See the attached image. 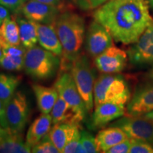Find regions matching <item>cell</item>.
Here are the masks:
<instances>
[{"instance_id": "6da1fadb", "label": "cell", "mask_w": 153, "mask_h": 153, "mask_svg": "<svg viewBox=\"0 0 153 153\" xmlns=\"http://www.w3.org/2000/svg\"><path fill=\"white\" fill-rule=\"evenodd\" d=\"M149 9L147 0H108L97 8L93 16L115 41L130 45L153 23Z\"/></svg>"}, {"instance_id": "7a4b0ae2", "label": "cell", "mask_w": 153, "mask_h": 153, "mask_svg": "<svg viewBox=\"0 0 153 153\" xmlns=\"http://www.w3.org/2000/svg\"><path fill=\"white\" fill-rule=\"evenodd\" d=\"M57 36L62 47L60 57L61 71L70 70L72 65L80 55L85 35V19L73 11H62L54 23Z\"/></svg>"}, {"instance_id": "3957f363", "label": "cell", "mask_w": 153, "mask_h": 153, "mask_svg": "<svg viewBox=\"0 0 153 153\" xmlns=\"http://www.w3.org/2000/svg\"><path fill=\"white\" fill-rule=\"evenodd\" d=\"M128 83L121 74L103 73L95 81L94 87V105L114 103L125 105L131 99Z\"/></svg>"}, {"instance_id": "277c9868", "label": "cell", "mask_w": 153, "mask_h": 153, "mask_svg": "<svg viewBox=\"0 0 153 153\" xmlns=\"http://www.w3.org/2000/svg\"><path fill=\"white\" fill-rule=\"evenodd\" d=\"M60 57L44 49L41 45L28 48L24 55V71L32 79H52L60 67Z\"/></svg>"}, {"instance_id": "5b68a950", "label": "cell", "mask_w": 153, "mask_h": 153, "mask_svg": "<svg viewBox=\"0 0 153 153\" xmlns=\"http://www.w3.org/2000/svg\"><path fill=\"white\" fill-rule=\"evenodd\" d=\"M70 72L88 113H91L94 105V73L87 55L80 54L72 63Z\"/></svg>"}, {"instance_id": "8992f818", "label": "cell", "mask_w": 153, "mask_h": 153, "mask_svg": "<svg viewBox=\"0 0 153 153\" xmlns=\"http://www.w3.org/2000/svg\"><path fill=\"white\" fill-rule=\"evenodd\" d=\"M9 131L22 134L29 118L30 108L28 99L22 91H16L5 106Z\"/></svg>"}, {"instance_id": "52a82bcc", "label": "cell", "mask_w": 153, "mask_h": 153, "mask_svg": "<svg viewBox=\"0 0 153 153\" xmlns=\"http://www.w3.org/2000/svg\"><path fill=\"white\" fill-rule=\"evenodd\" d=\"M68 71H62L61 74H59L54 87L56 88L59 96L72 107L80 119L84 122L87 117V109L78 91L71 72Z\"/></svg>"}, {"instance_id": "ba28073f", "label": "cell", "mask_w": 153, "mask_h": 153, "mask_svg": "<svg viewBox=\"0 0 153 153\" xmlns=\"http://www.w3.org/2000/svg\"><path fill=\"white\" fill-rule=\"evenodd\" d=\"M109 126L120 128L129 139L140 140L153 144V120L143 116H122Z\"/></svg>"}, {"instance_id": "9c48e42d", "label": "cell", "mask_w": 153, "mask_h": 153, "mask_svg": "<svg viewBox=\"0 0 153 153\" xmlns=\"http://www.w3.org/2000/svg\"><path fill=\"white\" fill-rule=\"evenodd\" d=\"M62 9L56 6L47 4L37 0H28L23 4L15 14H21L25 18L37 23L54 24Z\"/></svg>"}, {"instance_id": "30bf717a", "label": "cell", "mask_w": 153, "mask_h": 153, "mask_svg": "<svg viewBox=\"0 0 153 153\" xmlns=\"http://www.w3.org/2000/svg\"><path fill=\"white\" fill-rule=\"evenodd\" d=\"M127 54L133 65L143 66L153 62V23L133 43Z\"/></svg>"}, {"instance_id": "8fae6325", "label": "cell", "mask_w": 153, "mask_h": 153, "mask_svg": "<svg viewBox=\"0 0 153 153\" xmlns=\"http://www.w3.org/2000/svg\"><path fill=\"white\" fill-rule=\"evenodd\" d=\"M113 39L110 32L94 20L89 25L86 34V51L94 58L114 45Z\"/></svg>"}, {"instance_id": "7c38bea8", "label": "cell", "mask_w": 153, "mask_h": 153, "mask_svg": "<svg viewBox=\"0 0 153 153\" xmlns=\"http://www.w3.org/2000/svg\"><path fill=\"white\" fill-rule=\"evenodd\" d=\"M128 60L127 53L113 45L104 52L94 57V64L102 73H119L125 69Z\"/></svg>"}, {"instance_id": "4fadbf2b", "label": "cell", "mask_w": 153, "mask_h": 153, "mask_svg": "<svg viewBox=\"0 0 153 153\" xmlns=\"http://www.w3.org/2000/svg\"><path fill=\"white\" fill-rule=\"evenodd\" d=\"M153 111V79L140 84L128 103V116H141Z\"/></svg>"}, {"instance_id": "5bb4252c", "label": "cell", "mask_w": 153, "mask_h": 153, "mask_svg": "<svg viewBox=\"0 0 153 153\" xmlns=\"http://www.w3.org/2000/svg\"><path fill=\"white\" fill-rule=\"evenodd\" d=\"M124 105L114 103H103L95 106L91 119L93 129L104 128L111 122L121 118L126 114Z\"/></svg>"}, {"instance_id": "9a60e30c", "label": "cell", "mask_w": 153, "mask_h": 153, "mask_svg": "<svg viewBox=\"0 0 153 153\" xmlns=\"http://www.w3.org/2000/svg\"><path fill=\"white\" fill-rule=\"evenodd\" d=\"M38 42L44 49L60 57L62 55V47L57 36L55 25L36 22Z\"/></svg>"}, {"instance_id": "2e32d148", "label": "cell", "mask_w": 153, "mask_h": 153, "mask_svg": "<svg viewBox=\"0 0 153 153\" xmlns=\"http://www.w3.org/2000/svg\"><path fill=\"white\" fill-rule=\"evenodd\" d=\"M82 126L69 123H60L53 125L48 135L59 152L62 153L65 146L74 136Z\"/></svg>"}, {"instance_id": "e0dca14e", "label": "cell", "mask_w": 153, "mask_h": 153, "mask_svg": "<svg viewBox=\"0 0 153 153\" xmlns=\"http://www.w3.org/2000/svg\"><path fill=\"white\" fill-rule=\"evenodd\" d=\"M52 125V116L51 114H41L30 126L26 134V143L32 148L49 133Z\"/></svg>"}, {"instance_id": "ac0fdd59", "label": "cell", "mask_w": 153, "mask_h": 153, "mask_svg": "<svg viewBox=\"0 0 153 153\" xmlns=\"http://www.w3.org/2000/svg\"><path fill=\"white\" fill-rule=\"evenodd\" d=\"M128 139L129 138L123 130L114 126L101 130L96 136V141L101 152H106L113 146Z\"/></svg>"}, {"instance_id": "d6986e66", "label": "cell", "mask_w": 153, "mask_h": 153, "mask_svg": "<svg viewBox=\"0 0 153 153\" xmlns=\"http://www.w3.org/2000/svg\"><path fill=\"white\" fill-rule=\"evenodd\" d=\"M51 115L52 116L53 126L60 123H69L81 126V123L83 122L72 107L60 96L57 98Z\"/></svg>"}, {"instance_id": "ffe728a7", "label": "cell", "mask_w": 153, "mask_h": 153, "mask_svg": "<svg viewBox=\"0 0 153 153\" xmlns=\"http://www.w3.org/2000/svg\"><path fill=\"white\" fill-rule=\"evenodd\" d=\"M32 89L36 96L38 107L41 114H51L59 97L56 88L34 84L32 85Z\"/></svg>"}, {"instance_id": "44dd1931", "label": "cell", "mask_w": 153, "mask_h": 153, "mask_svg": "<svg viewBox=\"0 0 153 153\" xmlns=\"http://www.w3.org/2000/svg\"><path fill=\"white\" fill-rule=\"evenodd\" d=\"M31 146L24 141L22 134L7 131L0 137V153H30Z\"/></svg>"}, {"instance_id": "7402d4cb", "label": "cell", "mask_w": 153, "mask_h": 153, "mask_svg": "<svg viewBox=\"0 0 153 153\" xmlns=\"http://www.w3.org/2000/svg\"><path fill=\"white\" fill-rule=\"evenodd\" d=\"M15 19L19 25L21 43L27 49L36 45L38 43L36 22L25 17L16 16Z\"/></svg>"}, {"instance_id": "603a6c76", "label": "cell", "mask_w": 153, "mask_h": 153, "mask_svg": "<svg viewBox=\"0 0 153 153\" xmlns=\"http://www.w3.org/2000/svg\"><path fill=\"white\" fill-rule=\"evenodd\" d=\"M19 44H21L20 36L16 19L10 16L4 19L0 26V45L4 48Z\"/></svg>"}, {"instance_id": "cb8c5ba5", "label": "cell", "mask_w": 153, "mask_h": 153, "mask_svg": "<svg viewBox=\"0 0 153 153\" xmlns=\"http://www.w3.org/2000/svg\"><path fill=\"white\" fill-rule=\"evenodd\" d=\"M22 82L20 76L0 72V99L7 105Z\"/></svg>"}, {"instance_id": "d4e9b609", "label": "cell", "mask_w": 153, "mask_h": 153, "mask_svg": "<svg viewBox=\"0 0 153 153\" xmlns=\"http://www.w3.org/2000/svg\"><path fill=\"white\" fill-rule=\"evenodd\" d=\"M0 68L9 71H21L24 69V56L3 54L0 57Z\"/></svg>"}, {"instance_id": "484cf974", "label": "cell", "mask_w": 153, "mask_h": 153, "mask_svg": "<svg viewBox=\"0 0 153 153\" xmlns=\"http://www.w3.org/2000/svg\"><path fill=\"white\" fill-rule=\"evenodd\" d=\"M31 152L33 153H59V150L50 138L49 135H45L37 144L32 147Z\"/></svg>"}, {"instance_id": "4316f807", "label": "cell", "mask_w": 153, "mask_h": 153, "mask_svg": "<svg viewBox=\"0 0 153 153\" xmlns=\"http://www.w3.org/2000/svg\"><path fill=\"white\" fill-rule=\"evenodd\" d=\"M81 131L76 132L74 136L65 146L62 153H87V151L82 145Z\"/></svg>"}, {"instance_id": "83f0119b", "label": "cell", "mask_w": 153, "mask_h": 153, "mask_svg": "<svg viewBox=\"0 0 153 153\" xmlns=\"http://www.w3.org/2000/svg\"><path fill=\"white\" fill-rule=\"evenodd\" d=\"M81 140L82 145L87 151V153H97L99 152V149L97 145L96 137L92 134L87 131H81Z\"/></svg>"}, {"instance_id": "f1b7e54d", "label": "cell", "mask_w": 153, "mask_h": 153, "mask_svg": "<svg viewBox=\"0 0 153 153\" xmlns=\"http://www.w3.org/2000/svg\"><path fill=\"white\" fill-rule=\"evenodd\" d=\"M131 140L129 153H153V144L144 140Z\"/></svg>"}, {"instance_id": "f546056e", "label": "cell", "mask_w": 153, "mask_h": 153, "mask_svg": "<svg viewBox=\"0 0 153 153\" xmlns=\"http://www.w3.org/2000/svg\"><path fill=\"white\" fill-rule=\"evenodd\" d=\"M27 48L24 47L22 43L19 45H7L2 48L3 54L12 55V56H24Z\"/></svg>"}, {"instance_id": "4dcf8cb0", "label": "cell", "mask_w": 153, "mask_h": 153, "mask_svg": "<svg viewBox=\"0 0 153 153\" xmlns=\"http://www.w3.org/2000/svg\"><path fill=\"white\" fill-rule=\"evenodd\" d=\"M130 148H131V140L128 139L113 146L109 150L106 151V153H128Z\"/></svg>"}, {"instance_id": "1f68e13d", "label": "cell", "mask_w": 153, "mask_h": 153, "mask_svg": "<svg viewBox=\"0 0 153 153\" xmlns=\"http://www.w3.org/2000/svg\"><path fill=\"white\" fill-rule=\"evenodd\" d=\"M0 4L16 13L23 4L22 0H0Z\"/></svg>"}, {"instance_id": "d6a6232c", "label": "cell", "mask_w": 153, "mask_h": 153, "mask_svg": "<svg viewBox=\"0 0 153 153\" xmlns=\"http://www.w3.org/2000/svg\"><path fill=\"white\" fill-rule=\"evenodd\" d=\"M0 125H1L4 128L9 131V126L7 123V116H6V108L5 105L0 99Z\"/></svg>"}, {"instance_id": "836d02e7", "label": "cell", "mask_w": 153, "mask_h": 153, "mask_svg": "<svg viewBox=\"0 0 153 153\" xmlns=\"http://www.w3.org/2000/svg\"><path fill=\"white\" fill-rule=\"evenodd\" d=\"M37 1L47 4L56 6V7H59V8L62 9V11H65L64 1H63V0H37Z\"/></svg>"}, {"instance_id": "e575fe53", "label": "cell", "mask_w": 153, "mask_h": 153, "mask_svg": "<svg viewBox=\"0 0 153 153\" xmlns=\"http://www.w3.org/2000/svg\"><path fill=\"white\" fill-rule=\"evenodd\" d=\"M87 1L90 9H97L100 6L104 4L108 0H87Z\"/></svg>"}, {"instance_id": "d590c367", "label": "cell", "mask_w": 153, "mask_h": 153, "mask_svg": "<svg viewBox=\"0 0 153 153\" xmlns=\"http://www.w3.org/2000/svg\"><path fill=\"white\" fill-rule=\"evenodd\" d=\"M10 16V11H9V9L5 7L4 6L0 4V19L4 20V19Z\"/></svg>"}, {"instance_id": "8d00e7d4", "label": "cell", "mask_w": 153, "mask_h": 153, "mask_svg": "<svg viewBox=\"0 0 153 153\" xmlns=\"http://www.w3.org/2000/svg\"><path fill=\"white\" fill-rule=\"evenodd\" d=\"M143 116V117L148 118V119L153 120V111H151V112L147 113V114L143 115V116Z\"/></svg>"}, {"instance_id": "74e56055", "label": "cell", "mask_w": 153, "mask_h": 153, "mask_svg": "<svg viewBox=\"0 0 153 153\" xmlns=\"http://www.w3.org/2000/svg\"><path fill=\"white\" fill-rule=\"evenodd\" d=\"M7 131H8V130L4 129V128L2 127V126L0 125V137H1V136H3V135H4V134H5L6 133H7Z\"/></svg>"}, {"instance_id": "f35d334b", "label": "cell", "mask_w": 153, "mask_h": 153, "mask_svg": "<svg viewBox=\"0 0 153 153\" xmlns=\"http://www.w3.org/2000/svg\"><path fill=\"white\" fill-rule=\"evenodd\" d=\"M148 77L150 79H153V66L152 67V68L150 69V72H149Z\"/></svg>"}, {"instance_id": "ab89813d", "label": "cell", "mask_w": 153, "mask_h": 153, "mask_svg": "<svg viewBox=\"0 0 153 153\" xmlns=\"http://www.w3.org/2000/svg\"><path fill=\"white\" fill-rule=\"evenodd\" d=\"M147 1L148 3L149 7L153 10V0H147Z\"/></svg>"}, {"instance_id": "60d3db41", "label": "cell", "mask_w": 153, "mask_h": 153, "mask_svg": "<svg viewBox=\"0 0 153 153\" xmlns=\"http://www.w3.org/2000/svg\"><path fill=\"white\" fill-rule=\"evenodd\" d=\"M3 55V51H2V47L0 45V57H1V55Z\"/></svg>"}, {"instance_id": "b9f144b4", "label": "cell", "mask_w": 153, "mask_h": 153, "mask_svg": "<svg viewBox=\"0 0 153 153\" xmlns=\"http://www.w3.org/2000/svg\"><path fill=\"white\" fill-rule=\"evenodd\" d=\"M28 0H22V2H23V4H24V3H26V1H28Z\"/></svg>"}, {"instance_id": "7bdbcfd3", "label": "cell", "mask_w": 153, "mask_h": 153, "mask_svg": "<svg viewBox=\"0 0 153 153\" xmlns=\"http://www.w3.org/2000/svg\"><path fill=\"white\" fill-rule=\"evenodd\" d=\"M2 22H3V20H1V19H0V26H1V25L2 24Z\"/></svg>"}]
</instances>
